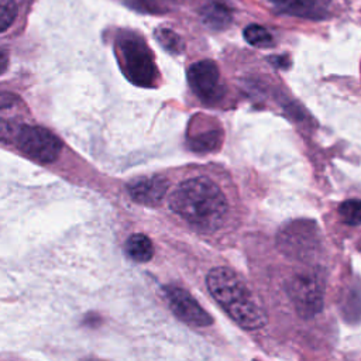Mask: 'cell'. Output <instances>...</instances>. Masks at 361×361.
I'll return each mask as SVG.
<instances>
[{
    "label": "cell",
    "mask_w": 361,
    "mask_h": 361,
    "mask_svg": "<svg viewBox=\"0 0 361 361\" xmlns=\"http://www.w3.org/2000/svg\"><path fill=\"white\" fill-rule=\"evenodd\" d=\"M168 202L178 216L202 233L219 230L228 212L226 195L206 176L182 180L171 192Z\"/></svg>",
    "instance_id": "1"
},
{
    "label": "cell",
    "mask_w": 361,
    "mask_h": 361,
    "mask_svg": "<svg viewBox=\"0 0 361 361\" xmlns=\"http://www.w3.org/2000/svg\"><path fill=\"white\" fill-rule=\"evenodd\" d=\"M206 283L214 300L240 327L258 330L268 323L264 307L233 269L227 267L210 269Z\"/></svg>",
    "instance_id": "2"
},
{
    "label": "cell",
    "mask_w": 361,
    "mask_h": 361,
    "mask_svg": "<svg viewBox=\"0 0 361 361\" xmlns=\"http://www.w3.org/2000/svg\"><path fill=\"white\" fill-rule=\"evenodd\" d=\"M116 52L128 80L142 87L157 85L158 69L154 55L142 37L133 31H121L116 39Z\"/></svg>",
    "instance_id": "3"
},
{
    "label": "cell",
    "mask_w": 361,
    "mask_h": 361,
    "mask_svg": "<svg viewBox=\"0 0 361 361\" xmlns=\"http://www.w3.org/2000/svg\"><path fill=\"white\" fill-rule=\"evenodd\" d=\"M288 296L302 317H313L323 309V282L317 272L295 274L288 282Z\"/></svg>",
    "instance_id": "4"
},
{
    "label": "cell",
    "mask_w": 361,
    "mask_h": 361,
    "mask_svg": "<svg viewBox=\"0 0 361 361\" xmlns=\"http://www.w3.org/2000/svg\"><path fill=\"white\" fill-rule=\"evenodd\" d=\"M278 247L296 259H309L319 250V235L313 223L296 220L286 224L278 234Z\"/></svg>",
    "instance_id": "5"
},
{
    "label": "cell",
    "mask_w": 361,
    "mask_h": 361,
    "mask_svg": "<svg viewBox=\"0 0 361 361\" xmlns=\"http://www.w3.org/2000/svg\"><path fill=\"white\" fill-rule=\"evenodd\" d=\"M17 147L30 158L41 162H52L58 158L62 142L49 130L24 124L14 137Z\"/></svg>",
    "instance_id": "6"
},
{
    "label": "cell",
    "mask_w": 361,
    "mask_h": 361,
    "mask_svg": "<svg viewBox=\"0 0 361 361\" xmlns=\"http://www.w3.org/2000/svg\"><path fill=\"white\" fill-rule=\"evenodd\" d=\"M164 290L171 310L183 323L192 327H207L213 323L210 314L185 289L166 286Z\"/></svg>",
    "instance_id": "7"
},
{
    "label": "cell",
    "mask_w": 361,
    "mask_h": 361,
    "mask_svg": "<svg viewBox=\"0 0 361 361\" xmlns=\"http://www.w3.org/2000/svg\"><path fill=\"white\" fill-rule=\"evenodd\" d=\"M188 82L193 93L203 102L220 99V73L210 59L195 62L188 69Z\"/></svg>",
    "instance_id": "8"
},
{
    "label": "cell",
    "mask_w": 361,
    "mask_h": 361,
    "mask_svg": "<svg viewBox=\"0 0 361 361\" xmlns=\"http://www.w3.org/2000/svg\"><path fill=\"white\" fill-rule=\"evenodd\" d=\"M166 190L168 180L159 175L140 178L128 185V193L131 199L148 206L158 204L164 199Z\"/></svg>",
    "instance_id": "9"
},
{
    "label": "cell",
    "mask_w": 361,
    "mask_h": 361,
    "mask_svg": "<svg viewBox=\"0 0 361 361\" xmlns=\"http://www.w3.org/2000/svg\"><path fill=\"white\" fill-rule=\"evenodd\" d=\"M331 0H274L275 10L302 18H324Z\"/></svg>",
    "instance_id": "10"
},
{
    "label": "cell",
    "mask_w": 361,
    "mask_h": 361,
    "mask_svg": "<svg viewBox=\"0 0 361 361\" xmlns=\"http://www.w3.org/2000/svg\"><path fill=\"white\" fill-rule=\"evenodd\" d=\"M202 18L206 25L214 30H223L231 21V10L220 0H210L202 8Z\"/></svg>",
    "instance_id": "11"
},
{
    "label": "cell",
    "mask_w": 361,
    "mask_h": 361,
    "mask_svg": "<svg viewBox=\"0 0 361 361\" xmlns=\"http://www.w3.org/2000/svg\"><path fill=\"white\" fill-rule=\"evenodd\" d=\"M127 255L137 262H147L154 255V247L151 240L145 234H133L126 243Z\"/></svg>",
    "instance_id": "12"
},
{
    "label": "cell",
    "mask_w": 361,
    "mask_h": 361,
    "mask_svg": "<svg viewBox=\"0 0 361 361\" xmlns=\"http://www.w3.org/2000/svg\"><path fill=\"white\" fill-rule=\"evenodd\" d=\"M190 147L195 151H212L221 142V131L219 128H209L206 131H199L189 137Z\"/></svg>",
    "instance_id": "13"
},
{
    "label": "cell",
    "mask_w": 361,
    "mask_h": 361,
    "mask_svg": "<svg viewBox=\"0 0 361 361\" xmlns=\"http://www.w3.org/2000/svg\"><path fill=\"white\" fill-rule=\"evenodd\" d=\"M126 3L137 11L149 14H162L173 7L172 0H126Z\"/></svg>",
    "instance_id": "14"
},
{
    "label": "cell",
    "mask_w": 361,
    "mask_h": 361,
    "mask_svg": "<svg viewBox=\"0 0 361 361\" xmlns=\"http://www.w3.org/2000/svg\"><path fill=\"white\" fill-rule=\"evenodd\" d=\"M244 37L248 44H251L254 47H259V48L271 47L274 44V38H272L271 32L265 27L258 25V24H250L244 30Z\"/></svg>",
    "instance_id": "15"
},
{
    "label": "cell",
    "mask_w": 361,
    "mask_h": 361,
    "mask_svg": "<svg viewBox=\"0 0 361 361\" xmlns=\"http://www.w3.org/2000/svg\"><path fill=\"white\" fill-rule=\"evenodd\" d=\"M338 216L343 223L348 226L361 224V200L350 199L338 206Z\"/></svg>",
    "instance_id": "16"
},
{
    "label": "cell",
    "mask_w": 361,
    "mask_h": 361,
    "mask_svg": "<svg viewBox=\"0 0 361 361\" xmlns=\"http://www.w3.org/2000/svg\"><path fill=\"white\" fill-rule=\"evenodd\" d=\"M155 38L162 48H165L169 54H180L183 51V42L180 37L169 28H158L155 30Z\"/></svg>",
    "instance_id": "17"
},
{
    "label": "cell",
    "mask_w": 361,
    "mask_h": 361,
    "mask_svg": "<svg viewBox=\"0 0 361 361\" xmlns=\"http://www.w3.org/2000/svg\"><path fill=\"white\" fill-rule=\"evenodd\" d=\"M16 16H17V11L14 6L0 3V32L6 31L14 23Z\"/></svg>",
    "instance_id": "18"
},
{
    "label": "cell",
    "mask_w": 361,
    "mask_h": 361,
    "mask_svg": "<svg viewBox=\"0 0 361 361\" xmlns=\"http://www.w3.org/2000/svg\"><path fill=\"white\" fill-rule=\"evenodd\" d=\"M7 66H8V55L0 49V75L6 72Z\"/></svg>",
    "instance_id": "19"
}]
</instances>
